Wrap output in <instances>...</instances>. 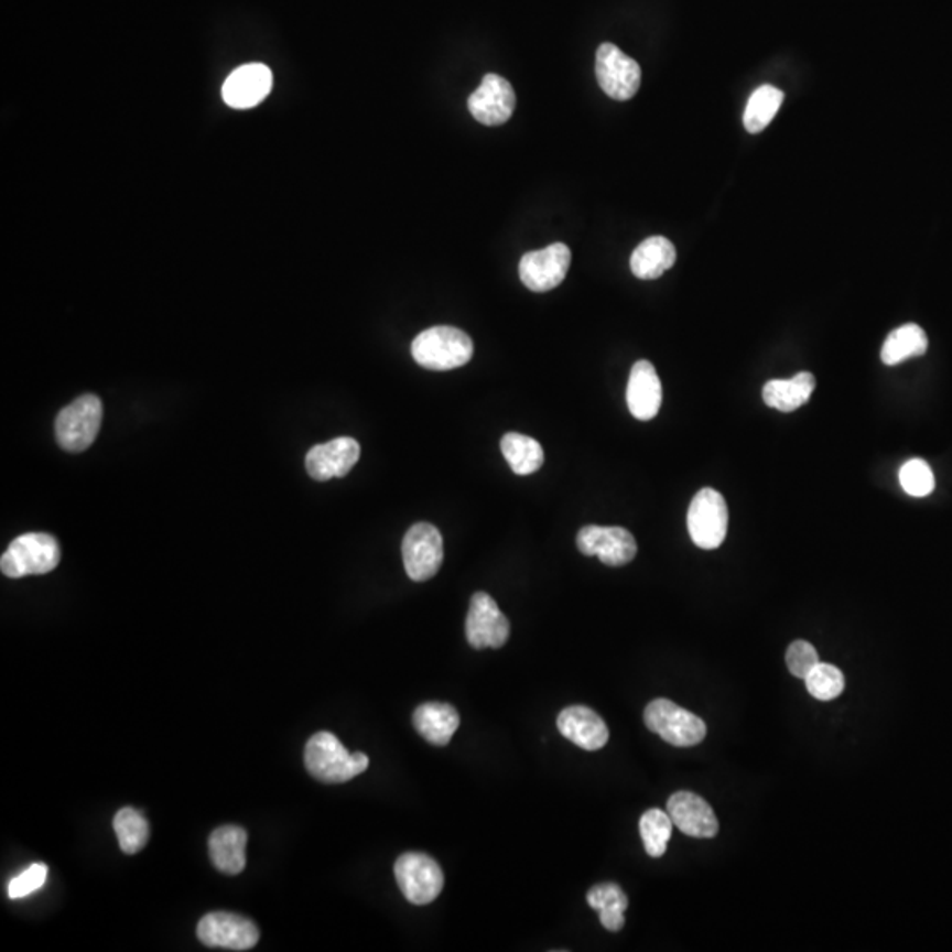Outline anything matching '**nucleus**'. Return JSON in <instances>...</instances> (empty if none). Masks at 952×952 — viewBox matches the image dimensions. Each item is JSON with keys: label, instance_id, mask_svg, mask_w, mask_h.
I'll return each mask as SVG.
<instances>
[{"label": "nucleus", "instance_id": "obj_33", "mask_svg": "<svg viewBox=\"0 0 952 952\" xmlns=\"http://www.w3.org/2000/svg\"><path fill=\"white\" fill-rule=\"evenodd\" d=\"M46 878H48V866L43 863L32 864L25 872L20 873L13 880L9 881L8 896L11 899L25 898L35 890H40Z\"/></svg>", "mask_w": 952, "mask_h": 952}, {"label": "nucleus", "instance_id": "obj_5", "mask_svg": "<svg viewBox=\"0 0 952 952\" xmlns=\"http://www.w3.org/2000/svg\"><path fill=\"white\" fill-rule=\"evenodd\" d=\"M101 420V401L93 393L78 397L58 413L55 422L58 445L73 454L84 452L96 441Z\"/></svg>", "mask_w": 952, "mask_h": 952}, {"label": "nucleus", "instance_id": "obj_3", "mask_svg": "<svg viewBox=\"0 0 952 952\" xmlns=\"http://www.w3.org/2000/svg\"><path fill=\"white\" fill-rule=\"evenodd\" d=\"M61 547L46 533H26L14 538L2 554L0 570L11 578L43 575L57 569Z\"/></svg>", "mask_w": 952, "mask_h": 952}, {"label": "nucleus", "instance_id": "obj_10", "mask_svg": "<svg viewBox=\"0 0 952 952\" xmlns=\"http://www.w3.org/2000/svg\"><path fill=\"white\" fill-rule=\"evenodd\" d=\"M196 933L203 945L228 951H249L260 940V930L251 919L229 912L207 913Z\"/></svg>", "mask_w": 952, "mask_h": 952}, {"label": "nucleus", "instance_id": "obj_1", "mask_svg": "<svg viewBox=\"0 0 952 952\" xmlns=\"http://www.w3.org/2000/svg\"><path fill=\"white\" fill-rule=\"evenodd\" d=\"M304 760L309 775L322 783H344L369 767L366 754H349L331 732H316L307 740Z\"/></svg>", "mask_w": 952, "mask_h": 952}, {"label": "nucleus", "instance_id": "obj_6", "mask_svg": "<svg viewBox=\"0 0 952 952\" xmlns=\"http://www.w3.org/2000/svg\"><path fill=\"white\" fill-rule=\"evenodd\" d=\"M688 531L693 543L704 551H713L722 545L727 537L728 508L718 490H699L688 508Z\"/></svg>", "mask_w": 952, "mask_h": 952}, {"label": "nucleus", "instance_id": "obj_31", "mask_svg": "<svg viewBox=\"0 0 952 952\" xmlns=\"http://www.w3.org/2000/svg\"><path fill=\"white\" fill-rule=\"evenodd\" d=\"M899 484L913 498H926L934 489L933 469L922 458H910L899 469Z\"/></svg>", "mask_w": 952, "mask_h": 952}, {"label": "nucleus", "instance_id": "obj_23", "mask_svg": "<svg viewBox=\"0 0 952 952\" xmlns=\"http://www.w3.org/2000/svg\"><path fill=\"white\" fill-rule=\"evenodd\" d=\"M815 390V376L811 372H799L792 379H771L764 385L762 397L772 410L792 413L810 401Z\"/></svg>", "mask_w": 952, "mask_h": 952}, {"label": "nucleus", "instance_id": "obj_16", "mask_svg": "<svg viewBox=\"0 0 952 952\" xmlns=\"http://www.w3.org/2000/svg\"><path fill=\"white\" fill-rule=\"evenodd\" d=\"M272 71L264 64H244L226 78L223 99L237 110L260 105L272 90Z\"/></svg>", "mask_w": 952, "mask_h": 952}, {"label": "nucleus", "instance_id": "obj_28", "mask_svg": "<svg viewBox=\"0 0 952 952\" xmlns=\"http://www.w3.org/2000/svg\"><path fill=\"white\" fill-rule=\"evenodd\" d=\"M113 829L123 854H138L149 842V822L134 808H122V810L117 811Z\"/></svg>", "mask_w": 952, "mask_h": 952}, {"label": "nucleus", "instance_id": "obj_25", "mask_svg": "<svg viewBox=\"0 0 952 952\" xmlns=\"http://www.w3.org/2000/svg\"><path fill=\"white\" fill-rule=\"evenodd\" d=\"M501 452L510 464L511 472L519 476L537 473L545 461L542 445L534 437L519 432H508L502 436Z\"/></svg>", "mask_w": 952, "mask_h": 952}, {"label": "nucleus", "instance_id": "obj_13", "mask_svg": "<svg viewBox=\"0 0 952 952\" xmlns=\"http://www.w3.org/2000/svg\"><path fill=\"white\" fill-rule=\"evenodd\" d=\"M578 551L596 555L607 566H623L637 555L634 534L617 526H586L577 534Z\"/></svg>", "mask_w": 952, "mask_h": 952}, {"label": "nucleus", "instance_id": "obj_9", "mask_svg": "<svg viewBox=\"0 0 952 952\" xmlns=\"http://www.w3.org/2000/svg\"><path fill=\"white\" fill-rule=\"evenodd\" d=\"M596 79L608 97L616 101H628L639 93L642 71L616 44L604 43L599 44L596 52Z\"/></svg>", "mask_w": 952, "mask_h": 952}, {"label": "nucleus", "instance_id": "obj_18", "mask_svg": "<svg viewBox=\"0 0 952 952\" xmlns=\"http://www.w3.org/2000/svg\"><path fill=\"white\" fill-rule=\"evenodd\" d=\"M661 399V381L651 361L639 360L634 364L626 387V404L630 413L635 419L648 422L660 411Z\"/></svg>", "mask_w": 952, "mask_h": 952}, {"label": "nucleus", "instance_id": "obj_7", "mask_svg": "<svg viewBox=\"0 0 952 952\" xmlns=\"http://www.w3.org/2000/svg\"><path fill=\"white\" fill-rule=\"evenodd\" d=\"M396 880L404 898L413 905H429L441 895L445 877L431 855L408 852L396 861Z\"/></svg>", "mask_w": 952, "mask_h": 952}, {"label": "nucleus", "instance_id": "obj_12", "mask_svg": "<svg viewBox=\"0 0 952 952\" xmlns=\"http://www.w3.org/2000/svg\"><path fill=\"white\" fill-rule=\"evenodd\" d=\"M466 637L475 649H498L510 637V623L487 593H475L466 619Z\"/></svg>", "mask_w": 952, "mask_h": 952}, {"label": "nucleus", "instance_id": "obj_30", "mask_svg": "<svg viewBox=\"0 0 952 952\" xmlns=\"http://www.w3.org/2000/svg\"><path fill=\"white\" fill-rule=\"evenodd\" d=\"M804 681H807L808 692L811 696H815L816 701H833L845 690V675L831 663H819Z\"/></svg>", "mask_w": 952, "mask_h": 952}, {"label": "nucleus", "instance_id": "obj_19", "mask_svg": "<svg viewBox=\"0 0 952 952\" xmlns=\"http://www.w3.org/2000/svg\"><path fill=\"white\" fill-rule=\"evenodd\" d=\"M558 728L573 745L587 751H596L607 745V725L602 716L587 705H570L561 711Z\"/></svg>", "mask_w": 952, "mask_h": 952}, {"label": "nucleus", "instance_id": "obj_17", "mask_svg": "<svg viewBox=\"0 0 952 952\" xmlns=\"http://www.w3.org/2000/svg\"><path fill=\"white\" fill-rule=\"evenodd\" d=\"M667 813L675 827L686 836L714 837L718 834V819L707 801L696 793L681 790L670 796Z\"/></svg>", "mask_w": 952, "mask_h": 952}, {"label": "nucleus", "instance_id": "obj_32", "mask_svg": "<svg viewBox=\"0 0 952 952\" xmlns=\"http://www.w3.org/2000/svg\"><path fill=\"white\" fill-rule=\"evenodd\" d=\"M785 660H787L790 672L799 679H807L811 670L820 663L819 652L807 640H796V642L790 643Z\"/></svg>", "mask_w": 952, "mask_h": 952}, {"label": "nucleus", "instance_id": "obj_14", "mask_svg": "<svg viewBox=\"0 0 952 952\" xmlns=\"http://www.w3.org/2000/svg\"><path fill=\"white\" fill-rule=\"evenodd\" d=\"M517 97L508 79L485 75L480 87L467 99L473 117L484 126H501L516 110Z\"/></svg>", "mask_w": 952, "mask_h": 952}, {"label": "nucleus", "instance_id": "obj_27", "mask_svg": "<svg viewBox=\"0 0 952 952\" xmlns=\"http://www.w3.org/2000/svg\"><path fill=\"white\" fill-rule=\"evenodd\" d=\"M783 99L785 96L780 88L772 87V85L758 87L746 105L745 117H743L746 131L751 132V134L764 131L780 110Z\"/></svg>", "mask_w": 952, "mask_h": 952}, {"label": "nucleus", "instance_id": "obj_11", "mask_svg": "<svg viewBox=\"0 0 952 952\" xmlns=\"http://www.w3.org/2000/svg\"><path fill=\"white\" fill-rule=\"evenodd\" d=\"M572 252L569 246L555 242L540 251L526 252L519 263L520 281L534 293H545L560 286L569 273Z\"/></svg>", "mask_w": 952, "mask_h": 952}, {"label": "nucleus", "instance_id": "obj_8", "mask_svg": "<svg viewBox=\"0 0 952 952\" xmlns=\"http://www.w3.org/2000/svg\"><path fill=\"white\" fill-rule=\"evenodd\" d=\"M443 558V537L436 526L419 522L408 529L402 540V561L411 581L423 582L434 577L440 572Z\"/></svg>", "mask_w": 952, "mask_h": 952}, {"label": "nucleus", "instance_id": "obj_29", "mask_svg": "<svg viewBox=\"0 0 952 952\" xmlns=\"http://www.w3.org/2000/svg\"><path fill=\"white\" fill-rule=\"evenodd\" d=\"M672 819L669 813L658 808H651L640 816V837L643 848L651 857H661L666 854L670 836H672Z\"/></svg>", "mask_w": 952, "mask_h": 952}, {"label": "nucleus", "instance_id": "obj_21", "mask_svg": "<svg viewBox=\"0 0 952 952\" xmlns=\"http://www.w3.org/2000/svg\"><path fill=\"white\" fill-rule=\"evenodd\" d=\"M413 725L423 739L434 746H446L461 725L454 705L443 702H425L413 713Z\"/></svg>", "mask_w": 952, "mask_h": 952}, {"label": "nucleus", "instance_id": "obj_4", "mask_svg": "<svg viewBox=\"0 0 952 952\" xmlns=\"http://www.w3.org/2000/svg\"><path fill=\"white\" fill-rule=\"evenodd\" d=\"M643 722L649 731L679 748L699 745L707 734L704 720L667 699L652 701L643 711Z\"/></svg>", "mask_w": 952, "mask_h": 952}, {"label": "nucleus", "instance_id": "obj_2", "mask_svg": "<svg viewBox=\"0 0 952 952\" xmlns=\"http://www.w3.org/2000/svg\"><path fill=\"white\" fill-rule=\"evenodd\" d=\"M475 346L466 332L455 326H432L414 337L411 355L429 370H452L472 360Z\"/></svg>", "mask_w": 952, "mask_h": 952}, {"label": "nucleus", "instance_id": "obj_20", "mask_svg": "<svg viewBox=\"0 0 952 952\" xmlns=\"http://www.w3.org/2000/svg\"><path fill=\"white\" fill-rule=\"evenodd\" d=\"M247 833L238 825L217 827L208 837L212 863L225 875H238L246 868Z\"/></svg>", "mask_w": 952, "mask_h": 952}, {"label": "nucleus", "instance_id": "obj_15", "mask_svg": "<svg viewBox=\"0 0 952 952\" xmlns=\"http://www.w3.org/2000/svg\"><path fill=\"white\" fill-rule=\"evenodd\" d=\"M360 458V445L353 437H335L325 445L309 450L305 467L311 478L317 482L332 480L348 475Z\"/></svg>", "mask_w": 952, "mask_h": 952}, {"label": "nucleus", "instance_id": "obj_22", "mask_svg": "<svg viewBox=\"0 0 952 952\" xmlns=\"http://www.w3.org/2000/svg\"><path fill=\"white\" fill-rule=\"evenodd\" d=\"M678 258L674 244L666 237H649L639 244L630 258V269L635 278L651 281L672 269Z\"/></svg>", "mask_w": 952, "mask_h": 952}, {"label": "nucleus", "instance_id": "obj_24", "mask_svg": "<svg viewBox=\"0 0 952 952\" xmlns=\"http://www.w3.org/2000/svg\"><path fill=\"white\" fill-rule=\"evenodd\" d=\"M928 351V337L921 326L907 323L887 335L881 346L880 358L886 366H898L912 357H921Z\"/></svg>", "mask_w": 952, "mask_h": 952}, {"label": "nucleus", "instance_id": "obj_26", "mask_svg": "<svg viewBox=\"0 0 952 952\" xmlns=\"http://www.w3.org/2000/svg\"><path fill=\"white\" fill-rule=\"evenodd\" d=\"M587 904L599 913V922L605 930L619 931L625 926V910L628 908V898L617 884H598L589 889L586 896Z\"/></svg>", "mask_w": 952, "mask_h": 952}]
</instances>
